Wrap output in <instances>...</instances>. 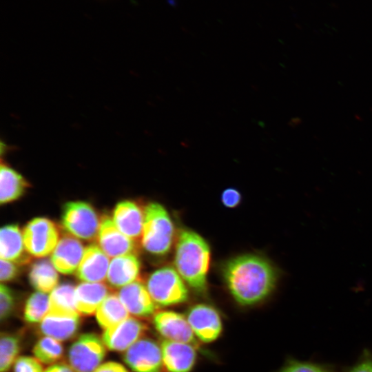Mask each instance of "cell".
Wrapping results in <instances>:
<instances>
[{"instance_id":"ffe728a7","label":"cell","mask_w":372,"mask_h":372,"mask_svg":"<svg viewBox=\"0 0 372 372\" xmlns=\"http://www.w3.org/2000/svg\"><path fill=\"white\" fill-rule=\"evenodd\" d=\"M80 325L79 315H59L48 313L40 322L39 331L44 335L58 341L74 337Z\"/></svg>"},{"instance_id":"d590c367","label":"cell","mask_w":372,"mask_h":372,"mask_svg":"<svg viewBox=\"0 0 372 372\" xmlns=\"http://www.w3.org/2000/svg\"><path fill=\"white\" fill-rule=\"evenodd\" d=\"M45 372H76L72 368L65 364H56L48 367Z\"/></svg>"},{"instance_id":"e575fe53","label":"cell","mask_w":372,"mask_h":372,"mask_svg":"<svg viewBox=\"0 0 372 372\" xmlns=\"http://www.w3.org/2000/svg\"><path fill=\"white\" fill-rule=\"evenodd\" d=\"M94 372H128L121 364L107 362L100 365Z\"/></svg>"},{"instance_id":"4dcf8cb0","label":"cell","mask_w":372,"mask_h":372,"mask_svg":"<svg viewBox=\"0 0 372 372\" xmlns=\"http://www.w3.org/2000/svg\"><path fill=\"white\" fill-rule=\"evenodd\" d=\"M14 372H43V370L41 363L36 359L21 356L14 362Z\"/></svg>"},{"instance_id":"484cf974","label":"cell","mask_w":372,"mask_h":372,"mask_svg":"<svg viewBox=\"0 0 372 372\" xmlns=\"http://www.w3.org/2000/svg\"><path fill=\"white\" fill-rule=\"evenodd\" d=\"M49 311V296L45 293L37 291L32 293L25 302L23 318L30 324L41 322Z\"/></svg>"},{"instance_id":"7402d4cb","label":"cell","mask_w":372,"mask_h":372,"mask_svg":"<svg viewBox=\"0 0 372 372\" xmlns=\"http://www.w3.org/2000/svg\"><path fill=\"white\" fill-rule=\"evenodd\" d=\"M29 187L24 177L4 162L1 161L0 203L7 204L20 198Z\"/></svg>"},{"instance_id":"44dd1931","label":"cell","mask_w":372,"mask_h":372,"mask_svg":"<svg viewBox=\"0 0 372 372\" xmlns=\"http://www.w3.org/2000/svg\"><path fill=\"white\" fill-rule=\"evenodd\" d=\"M110 292L111 288L102 282L79 284L75 287V300L78 312L85 316L92 315Z\"/></svg>"},{"instance_id":"9c48e42d","label":"cell","mask_w":372,"mask_h":372,"mask_svg":"<svg viewBox=\"0 0 372 372\" xmlns=\"http://www.w3.org/2000/svg\"><path fill=\"white\" fill-rule=\"evenodd\" d=\"M186 318L195 336L203 342L215 341L222 332L220 316L211 305L196 304L188 309Z\"/></svg>"},{"instance_id":"d6986e66","label":"cell","mask_w":372,"mask_h":372,"mask_svg":"<svg viewBox=\"0 0 372 372\" xmlns=\"http://www.w3.org/2000/svg\"><path fill=\"white\" fill-rule=\"evenodd\" d=\"M141 262L135 254L115 257L110 262L107 281L110 288L118 289L138 280Z\"/></svg>"},{"instance_id":"ac0fdd59","label":"cell","mask_w":372,"mask_h":372,"mask_svg":"<svg viewBox=\"0 0 372 372\" xmlns=\"http://www.w3.org/2000/svg\"><path fill=\"white\" fill-rule=\"evenodd\" d=\"M0 256L19 265L30 261L31 256L25 249L23 233L17 225H8L1 228Z\"/></svg>"},{"instance_id":"7c38bea8","label":"cell","mask_w":372,"mask_h":372,"mask_svg":"<svg viewBox=\"0 0 372 372\" xmlns=\"http://www.w3.org/2000/svg\"><path fill=\"white\" fill-rule=\"evenodd\" d=\"M146 329V325L139 320L128 318L106 329L103 333V341L109 349L123 351L140 340Z\"/></svg>"},{"instance_id":"ba28073f","label":"cell","mask_w":372,"mask_h":372,"mask_svg":"<svg viewBox=\"0 0 372 372\" xmlns=\"http://www.w3.org/2000/svg\"><path fill=\"white\" fill-rule=\"evenodd\" d=\"M123 360L134 372H161L163 366L161 347L150 338H141L133 344Z\"/></svg>"},{"instance_id":"9a60e30c","label":"cell","mask_w":372,"mask_h":372,"mask_svg":"<svg viewBox=\"0 0 372 372\" xmlns=\"http://www.w3.org/2000/svg\"><path fill=\"white\" fill-rule=\"evenodd\" d=\"M161 347L163 365L168 372H191L197 358L194 345L165 340Z\"/></svg>"},{"instance_id":"5bb4252c","label":"cell","mask_w":372,"mask_h":372,"mask_svg":"<svg viewBox=\"0 0 372 372\" xmlns=\"http://www.w3.org/2000/svg\"><path fill=\"white\" fill-rule=\"evenodd\" d=\"M110 262L99 246L90 244L85 248L76 276L84 282H101L107 279Z\"/></svg>"},{"instance_id":"d4e9b609","label":"cell","mask_w":372,"mask_h":372,"mask_svg":"<svg viewBox=\"0 0 372 372\" xmlns=\"http://www.w3.org/2000/svg\"><path fill=\"white\" fill-rule=\"evenodd\" d=\"M50 313L59 315L79 314L76 305L75 287L63 283L54 288L49 296Z\"/></svg>"},{"instance_id":"30bf717a","label":"cell","mask_w":372,"mask_h":372,"mask_svg":"<svg viewBox=\"0 0 372 372\" xmlns=\"http://www.w3.org/2000/svg\"><path fill=\"white\" fill-rule=\"evenodd\" d=\"M153 322L156 330L165 340L188 343H196L195 336L187 320L181 313L173 311H162L154 314Z\"/></svg>"},{"instance_id":"1f68e13d","label":"cell","mask_w":372,"mask_h":372,"mask_svg":"<svg viewBox=\"0 0 372 372\" xmlns=\"http://www.w3.org/2000/svg\"><path fill=\"white\" fill-rule=\"evenodd\" d=\"M16 263L1 258L0 279L1 282L14 280L19 274V268Z\"/></svg>"},{"instance_id":"4316f807","label":"cell","mask_w":372,"mask_h":372,"mask_svg":"<svg viewBox=\"0 0 372 372\" xmlns=\"http://www.w3.org/2000/svg\"><path fill=\"white\" fill-rule=\"evenodd\" d=\"M33 353L41 362L52 364L61 358L63 349L59 341L44 336L34 344Z\"/></svg>"},{"instance_id":"3957f363","label":"cell","mask_w":372,"mask_h":372,"mask_svg":"<svg viewBox=\"0 0 372 372\" xmlns=\"http://www.w3.org/2000/svg\"><path fill=\"white\" fill-rule=\"evenodd\" d=\"M141 245L148 253L163 256L170 249L174 227L166 209L158 203H148L144 209Z\"/></svg>"},{"instance_id":"8992f818","label":"cell","mask_w":372,"mask_h":372,"mask_svg":"<svg viewBox=\"0 0 372 372\" xmlns=\"http://www.w3.org/2000/svg\"><path fill=\"white\" fill-rule=\"evenodd\" d=\"M23 240L30 256L45 257L51 254L59 240L57 225L46 218L32 219L24 227Z\"/></svg>"},{"instance_id":"e0dca14e","label":"cell","mask_w":372,"mask_h":372,"mask_svg":"<svg viewBox=\"0 0 372 372\" xmlns=\"http://www.w3.org/2000/svg\"><path fill=\"white\" fill-rule=\"evenodd\" d=\"M118 296L129 313L136 317H149L156 311V303L138 280L121 288Z\"/></svg>"},{"instance_id":"8fae6325","label":"cell","mask_w":372,"mask_h":372,"mask_svg":"<svg viewBox=\"0 0 372 372\" xmlns=\"http://www.w3.org/2000/svg\"><path fill=\"white\" fill-rule=\"evenodd\" d=\"M97 241L99 246L110 258L136 253V242L123 234L107 215L101 218Z\"/></svg>"},{"instance_id":"5b68a950","label":"cell","mask_w":372,"mask_h":372,"mask_svg":"<svg viewBox=\"0 0 372 372\" xmlns=\"http://www.w3.org/2000/svg\"><path fill=\"white\" fill-rule=\"evenodd\" d=\"M61 224L68 234L76 238L93 241L97 239L101 220L90 203L70 201L63 207Z\"/></svg>"},{"instance_id":"2e32d148","label":"cell","mask_w":372,"mask_h":372,"mask_svg":"<svg viewBox=\"0 0 372 372\" xmlns=\"http://www.w3.org/2000/svg\"><path fill=\"white\" fill-rule=\"evenodd\" d=\"M144 217V211L138 203L127 200L116 204L112 220L123 234L137 242L141 239Z\"/></svg>"},{"instance_id":"7a4b0ae2","label":"cell","mask_w":372,"mask_h":372,"mask_svg":"<svg viewBox=\"0 0 372 372\" xmlns=\"http://www.w3.org/2000/svg\"><path fill=\"white\" fill-rule=\"evenodd\" d=\"M210 258L209 246L200 235L192 230L180 231L175 249V269L197 293L206 291Z\"/></svg>"},{"instance_id":"277c9868","label":"cell","mask_w":372,"mask_h":372,"mask_svg":"<svg viewBox=\"0 0 372 372\" xmlns=\"http://www.w3.org/2000/svg\"><path fill=\"white\" fill-rule=\"evenodd\" d=\"M146 287L156 304L171 306L188 299V289L176 269L163 267L147 278Z\"/></svg>"},{"instance_id":"836d02e7","label":"cell","mask_w":372,"mask_h":372,"mask_svg":"<svg viewBox=\"0 0 372 372\" xmlns=\"http://www.w3.org/2000/svg\"><path fill=\"white\" fill-rule=\"evenodd\" d=\"M348 372H372V355L370 353L365 351Z\"/></svg>"},{"instance_id":"83f0119b","label":"cell","mask_w":372,"mask_h":372,"mask_svg":"<svg viewBox=\"0 0 372 372\" xmlns=\"http://www.w3.org/2000/svg\"><path fill=\"white\" fill-rule=\"evenodd\" d=\"M0 347V371L8 372L20 351V338L14 334L1 333Z\"/></svg>"},{"instance_id":"d6a6232c","label":"cell","mask_w":372,"mask_h":372,"mask_svg":"<svg viewBox=\"0 0 372 372\" xmlns=\"http://www.w3.org/2000/svg\"><path fill=\"white\" fill-rule=\"evenodd\" d=\"M241 200V194L234 188L225 189L221 195L223 204L229 208H233L239 205Z\"/></svg>"},{"instance_id":"52a82bcc","label":"cell","mask_w":372,"mask_h":372,"mask_svg":"<svg viewBox=\"0 0 372 372\" xmlns=\"http://www.w3.org/2000/svg\"><path fill=\"white\" fill-rule=\"evenodd\" d=\"M105 355L104 342L94 333H85L71 345L68 362L76 372H94Z\"/></svg>"},{"instance_id":"603a6c76","label":"cell","mask_w":372,"mask_h":372,"mask_svg":"<svg viewBox=\"0 0 372 372\" xmlns=\"http://www.w3.org/2000/svg\"><path fill=\"white\" fill-rule=\"evenodd\" d=\"M29 282L38 291L49 293L57 287L59 276L52 262L39 260L34 262L28 274Z\"/></svg>"},{"instance_id":"6da1fadb","label":"cell","mask_w":372,"mask_h":372,"mask_svg":"<svg viewBox=\"0 0 372 372\" xmlns=\"http://www.w3.org/2000/svg\"><path fill=\"white\" fill-rule=\"evenodd\" d=\"M223 278L234 299L250 306L265 300L275 289L278 272L267 258L254 254L242 255L228 261Z\"/></svg>"},{"instance_id":"cb8c5ba5","label":"cell","mask_w":372,"mask_h":372,"mask_svg":"<svg viewBox=\"0 0 372 372\" xmlns=\"http://www.w3.org/2000/svg\"><path fill=\"white\" fill-rule=\"evenodd\" d=\"M99 324L103 329L114 327L129 318V312L118 295L110 293L96 311Z\"/></svg>"},{"instance_id":"f1b7e54d","label":"cell","mask_w":372,"mask_h":372,"mask_svg":"<svg viewBox=\"0 0 372 372\" xmlns=\"http://www.w3.org/2000/svg\"><path fill=\"white\" fill-rule=\"evenodd\" d=\"M278 372H333L329 366L311 362L289 360Z\"/></svg>"},{"instance_id":"4fadbf2b","label":"cell","mask_w":372,"mask_h":372,"mask_svg":"<svg viewBox=\"0 0 372 372\" xmlns=\"http://www.w3.org/2000/svg\"><path fill=\"white\" fill-rule=\"evenodd\" d=\"M85 249L75 236L65 234L60 238L51 255V262L55 269L65 275L76 271Z\"/></svg>"},{"instance_id":"f546056e","label":"cell","mask_w":372,"mask_h":372,"mask_svg":"<svg viewBox=\"0 0 372 372\" xmlns=\"http://www.w3.org/2000/svg\"><path fill=\"white\" fill-rule=\"evenodd\" d=\"M14 296L12 290L3 283L0 286L1 320L7 319L14 307Z\"/></svg>"}]
</instances>
